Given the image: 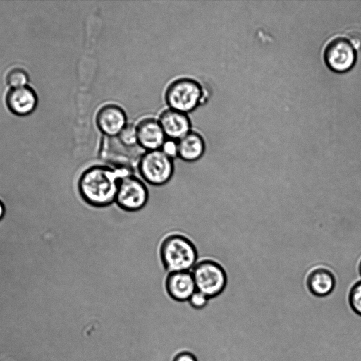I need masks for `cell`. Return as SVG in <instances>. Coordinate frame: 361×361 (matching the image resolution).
<instances>
[{
	"label": "cell",
	"mask_w": 361,
	"mask_h": 361,
	"mask_svg": "<svg viewBox=\"0 0 361 361\" xmlns=\"http://www.w3.org/2000/svg\"><path fill=\"white\" fill-rule=\"evenodd\" d=\"M130 173L131 171L127 167L92 166L85 169L79 178L78 188L80 195L92 207H107L115 202L120 179Z\"/></svg>",
	"instance_id": "cell-1"
},
{
	"label": "cell",
	"mask_w": 361,
	"mask_h": 361,
	"mask_svg": "<svg viewBox=\"0 0 361 361\" xmlns=\"http://www.w3.org/2000/svg\"><path fill=\"white\" fill-rule=\"evenodd\" d=\"M159 256L164 269L169 272L191 271L197 262V250L186 235L169 233L159 247Z\"/></svg>",
	"instance_id": "cell-2"
},
{
	"label": "cell",
	"mask_w": 361,
	"mask_h": 361,
	"mask_svg": "<svg viewBox=\"0 0 361 361\" xmlns=\"http://www.w3.org/2000/svg\"><path fill=\"white\" fill-rule=\"evenodd\" d=\"M201 85L191 78H180L167 87L165 99L171 109L187 114L195 110L204 101Z\"/></svg>",
	"instance_id": "cell-3"
},
{
	"label": "cell",
	"mask_w": 361,
	"mask_h": 361,
	"mask_svg": "<svg viewBox=\"0 0 361 361\" xmlns=\"http://www.w3.org/2000/svg\"><path fill=\"white\" fill-rule=\"evenodd\" d=\"M196 289L209 299L220 295L227 285V276L223 267L210 259L197 261L191 270Z\"/></svg>",
	"instance_id": "cell-4"
},
{
	"label": "cell",
	"mask_w": 361,
	"mask_h": 361,
	"mask_svg": "<svg viewBox=\"0 0 361 361\" xmlns=\"http://www.w3.org/2000/svg\"><path fill=\"white\" fill-rule=\"evenodd\" d=\"M137 169L141 177L149 184L159 186L172 178L174 164L172 159L161 149L147 151L139 159Z\"/></svg>",
	"instance_id": "cell-5"
},
{
	"label": "cell",
	"mask_w": 361,
	"mask_h": 361,
	"mask_svg": "<svg viewBox=\"0 0 361 361\" xmlns=\"http://www.w3.org/2000/svg\"><path fill=\"white\" fill-rule=\"evenodd\" d=\"M149 192L145 183L130 173L121 178L118 183L115 203L127 212H136L147 204Z\"/></svg>",
	"instance_id": "cell-6"
},
{
	"label": "cell",
	"mask_w": 361,
	"mask_h": 361,
	"mask_svg": "<svg viewBox=\"0 0 361 361\" xmlns=\"http://www.w3.org/2000/svg\"><path fill=\"white\" fill-rule=\"evenodd\" d=\"M324 59L331 71L346 72L356 62V50L347 38L338 37L331 39L325 47Z\"/></svg>",
	"instance_id": "cell-7"
},
{
	"label": "cell",
	"mask_w": 361,
	"mask_h": 361,
	"mask_svg": "<svg viewBox=\"0 0 361 361\" xmlns=\"http://www.w3.org/2000/svg\"><path fill=\"white\" fill-rule=\"evenodd\" d=\"M96 123L104 135L109 137H114L118 136L127 125L126 115L121 107L116 104H107L99 110Z\"/></svg>",
	"instance_id": "cell-8"
},
{
	"label": "cell",
	"mask_w": 361,
	"mask_h": 361,
	"mask_svg": "<svg viewBox=\"0 0 361 361\" xmlns=\"http://www.w3.org/2000/svg\"><path fill=\"white\" fill-rule=\"evenodd\" d=\"M165 288L169 295L179 302L188 300L197 290L191 271L169 273Z\"/></svg>",
	"instance_id": "cell-9"
},
{
	"label": "cell",
	"mask_w": 361,
	"mask_h": 361,
	"mask_svg": "<svg viewBox=\"0 0 361 361\" xmlns=\"http://www.w3.org/2000/svg\"><path fill=\"white\" fill-rule=\"evenodd\" d=\"M137 144L147 151L161 148L166 141V135L159 121L154 118H145L136 126Z\"/></svg>",
	"instance_id": "cell-10"
},
{
	"label": "cell",
	"mask_w": 361,
	"mask_h": 361,
	"mask_svg": "<svg viewBox=\"0 0 361 361\" xmlns=\"http://www.w3.org/2000/svg\"><path fill=\"white\" fill-rule=\"evenodd\" d=\"M159 122L165 135L172 140H179L190 132L191 123L187 114L171 109L160 115Z\"/></svg>",
	"instance_id": "cell-11"
},
{
	"label": "cell",
	"mask_w": 361,
	"mask_h": 361,
	"mask_svg": "<svg viewBox=\"0 0 361 361\" xmlns=\"http://www.w3.org/2000/svg\"><path fill=\"white\" fill-rule=\"evenodd\" d=\"M37 104V97L32 89L24 86L11 90L6 96V104L10 111L18 116L32 113Z\"/></svg>",
	"instance_id": "cell-12"
},
{
	"label": "cell",
	"mask_w": 361,
	"mask_h": 361,
	"mask_svg": "<svg viewBox=\"0 0 361 361\" xmlns=\"http://www.w3.org/2000/svg\"><path fill=\"white\" fill-rule=\"evenodd\" d=\"M336 280L334 274L325 267L312 269L306 278L308 291L316 297H326L334 290Z\"/></svg>",
	"instance_id": "cell-13"
},
{
	"label": "cell",
	"mask_w": 361,
	"mask_h": 361,
	"mask_svg": "<svg viewBox=\"0 0 361 361\" xmlns=\"http://www.w3.org/2000/svg\"><path fill=\"white\" fill-rule=\"evenodd\" d=\"M178 157L182 160L192 162L200 159L205 151L202 137L195 132H190L177 142Z\"/></svg>",
	"instance_id": "cell-14"
},
{
	"label": "cell",
	"mask_w": 361,
	"mask_h": 361,
	"mask_svg": "<svg viewBox=\"0 0 361 361\" xmlns=\"http://www.w3.org/2000/svg\"><path fill=\"white\" fill-rule=\"evenodd\" d=\"M348 303L351 310L361 317V279L357 281L350 288Z\"/></svg>",
	"instance_id": "cell-15"
},
{
	"label": "cell",
	"mask_w": 361,
	"mask_h": 361,
	"mask_svg": "<svg viewBox=\"0 0 361 361\" xmlns=\"http://www.w3.org/2000/svg\"><path fill=\"white\" fill-rule=\"evenodd\" d=\"M6 81L13 88L24 87L28 81V75L23 69L16 68L8 72Z\"/></svg>",
	"instance_id": "cell-16"
},
{
	"label": "cell",
	"mask_w": 361,
	"mask_h": 361,
	"mask_svg": "<svg viewBox=\"0 0 361 361\" xmlns=\"http://www.w3.org/2000/svg\"><path fill=\"white\" fill-rule=\"evenodd\" d=\"M120 142L126 147H133L137 144L136 127L126 125L118 136Z\"/></svg>",
	"instance_id": "cell-17"
},
{
	"label": "cell",
	"mask_w": 361,
	"mask_h": 361,
	"mask_svg": "<svg viewBox=\"0 0 361 361\" xmlns=\"http://www.w3.org/2000/svg\"><path fill=\"white\" fill-rule=\"evenodd\" d=\"M209 298L200 291L195 290L190 297L188 301L192 307L196 309H202L204 307Z\"/></svg>",
	"instance_id": "cell-18"
},
{
	"label": "cell",
	"mask_w": 361,
	"mask_h": 361,
	"mask_svg": "<svg viewBox=\"0 0 361 361\" xmlns=\"http://www.w3.org/2000/svg\"><path fill=\"white\" fill-rule=\"evenodd\" d=\"M161 150L172 159L178 157V144L175 140H166Z\"/></svg>",
	"instance_id": "cell-19"
},
{
	"label": "cell",
	"mask_w": 361,
	"mask_h": 361,
	"mask_svg": "<svg viewBox=\"0 0 361 361\" xmlns=\"http://www.w3.org/2000/svg\"><path fill=\"white\" fill-rule=\"evenodd\" d=\"M173 361H197L195 356L189 352H181L176 355Z\"/></svg>",
	"instance_id": "cell-20"
},
{
	"label": "cell",
	"mask_w": 361,
	"mask_h": 361,
	"mask_svg": "<svg viewBox=\"0 0 361 361\" xmlns=\"http://www.w3.org/2000/svg\"><path fill=\"white\" fill-rule=\"evenodd\" d=\"M5 214V207L2 201L0 200V220L4 217Z\"/></svg>",
	"instance_id": "cell-21"
},
{
	"label": "cell",
	"mask_w": 361,
	"mask_h": 361,
	"mask_svg": "<svg viewBox=\"0 0 361 361\" xmlns=\"http://www.w3.org/2000/svg\"><path fill=\"white\" fill-rule=\"evenodd\" d=\"M357 271H358V274L360 275V276L361 278V259L360 260V262L358 263Z\"/></svg>",
	"instance_id": "cell-22"
}]
</instances>
